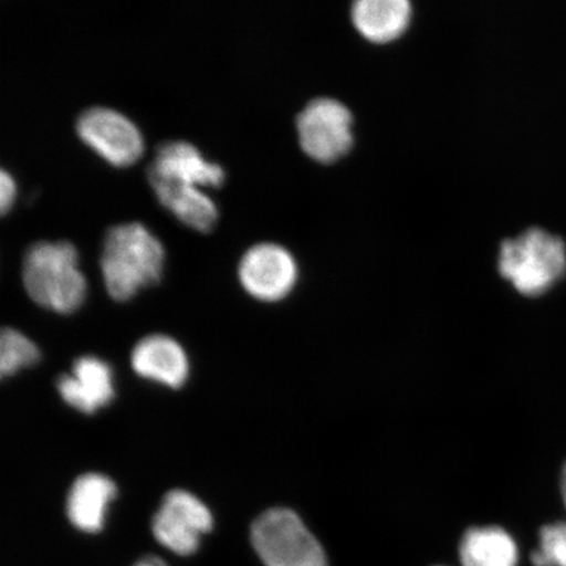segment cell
I'll use <instances>...</instances> for the list:
<instances>
[{
	"label": "cell",
	"instance_id": "cell-1",
	"mask_svg": "<svg viewBox=\"0 0 566 566\" xmlns=\"http://www.w3.org/2000/svg\"><path fill=\"white\" fill-rule=\"evenodd\" d=\"M165 247L140 222L113 224L104 233L101 269L113 300L133 298L142 287L160 280Z\"/></svg>",
	"mask_w": 566,
	"mask_h": 566
},
{
	"label": "cell",
	"instance_id": "cell-2",
	"mask_svg": "<svg viewBox=\"0 0 566 566\" xmlns=\"http://www.w3.org/2000/svg\"><path fill=\"white\" fill-rule=\"evenodd\" d=\"M23 282L32 301L59 314L74 313L86 298L87 282L69 240H39L28 247Z\"/></svg>",
	"mask_w": 566,
	"mask_h": 566
},
{
	"label": "cell",
	"instance_id": "cell-3",
	"mask_svg": "<svg viewBox=\"0 0 566 566\" xmlns=\"http://www.w3.org/2000/svg\"><path fill=\"white\" fill-rule=\"evenodd\" d=\"M499 273L516 292L542 295L560 280L566 271V247L554 233L531 228L500 244Z\"/></svg>",
	"mask_w": 566,
	"mask_h": 566
},
{
	"label": "cell",
	"instance_id": "cell-4",
	"mask_svg": "<svg viewBox=\"0 0 566 566\" xmlns=\"http://www.w3.org/2000/svg\"><path fill=\"white\" fill-rule=\"evenodd\" d=\"M251 541L265 566H328L327 556L300 515L273 507L252 523Z\"/></svg>",
	"mask_w": 566,
	"mask_h": 566
},
{
	"label": "cell",
	"instance_id": "cell-5",
	"mask_svg": "<svg viewBox=\"0 0 566 566\" xmlns=\"http://www.w3.org/2000/svg\"><path fill=\"white\" fill-rule=\"evenodd\" d=\"M295 125L303 153L322 165H332L352 150L353 113L336 98H313L298 113Z\"/></svg>",
	"mask_w": 566,
	"mask_h": 566
},
{
	"label": "cell",
	"instance_id": "cell-6",
	"mask_svg": "<svg viewBox=\"0 0 566 566\" xmlns=\"http://www.w3.org/2000/svg\"><path fill=\"white\" fill-rule=\"evenodd\" d=\"M77 136L113 166H129L140 158L145 142L138 126L109 106H91L76 119Z\"/></svg>",
	"mask_w": 566,
	"mask_h": 566
},
{
	"label": "cell",
	"instance_id": "cell-7",
	"mask_svg": "<svg viewBox=\"0 0 566 566\" xmlns=\"http://www.w3.org/2000/svg\"><path fill=\"white\" fill-rule=\"evenodd\" d=\"M212 527V515L195 494L168 492L153 520V533L163 547L180 556H189L200 547L201 536Z\"/></svg>",
	"mask_w": 566,
	"mask_h": 566
},
{
	"label": "cell",
	"instance_id": "cell-8",
	"mask_svg": "<svg viewBox=\"0 0 566 566\" xmlns=\"http://www.w3.org/2000/svg\"><path fill=\"white\" fill-rule=\"evenodd\" d=\"M238 274L245 292L253 298L277 302L292 293L298 279V265L285 247L261 242L244 252Z\"/></svg>",
	"mask_w": 566,
	"mask_h": 566
},
{
	"label": "cell",
	"instance_id": "cell-9",
	"mask_svg": "<svg viewBox=\"0 0 566 566\" xmlns=\"http://www.w3.org/2000/svg\"><path fill=\"white\" fill-rule=\"evenodd\" d=\"M148 180H167L196 187H221L226 174L221 165L203 158L187 140H166L155 150L147 168Z\"/></svg>",
	"mask_w": 566,
	"mask_h": 566
},
{
	"label": "cell",
	"instance_id": "cell-10",
	"mask_svg": "<svg viewBox=\"0 0 566 566\" xmlns=\"http://www.w3.org/2000/svg\"><path fill=\"white\" fill-rule=\"evenodd\" d=\"M56 389L63 401L86 415L95 413L115 398L111 366L94 356L77 358L73 371L56 379Z\"/></svg>",
	"mask_w": 566,
	"mask_h": 566
},
{
	"label": "cell",
	"instance_id": "cell-11",
	"mask_svg": "<svg viewBox=\"0 0 566 566\" xmlns=\"http://www.w3.org/2000/svg\"><path fill=\"white\" fill-rule=\"evenodd\" d=\"M132 367L139 377L172 388L186 384L189 374L186 352L176 339L165 335L142 338L132 352Z\"/></svg>",
	"mask_w": 566,
	"mask_h": 566
},
{
	"label": "cell",
	"instance_id": "cell-12",
	"mask_svg": "<svg viewBox=\"0 0 566 566\" xmlns=\"http://www.w3.org/2000/svg\"><path fill=\"white\" fill-rule=\"evenodd\" d=\"M412 15V3L408 0H358L350 9L354 28L374 44H388L401 38Z\"/></svg>",
	"mask_w": 566,
	"mask_h": 566
},
{
	"label": "cell",
	"instance_id": "cell-13",
	"mask_svg": "<svg viewBox=\"0 0 566 566\" xmlns=\"http://www.w3.org/2000/svg\"><path fill=\"white\" fill-rule=\"evenodd\" d=\"M116 495L115 481L102 473H84L74 481L67 495L70 522L83 533H98L104 526L106 509Z\"/></svg>",
	"mask_w": 566,
	"mask_h": 566
},
{
	"label": "cell",
	"instance_id": "cell-14",
	"mask_svg": "<svg viewBox=\"0 0 566 566\" xmlns=\"http://www.w3.org/2000/svg\"><path fill=\"white\" fill-rule=\"evenodd\" d=\"M159 202L182 223L197 231H210L218 221V208L202 189L189 184L148 180Z\"/></svg>",
	"mask_w": 566,
	"mask_h": 566
},
{
	"label": "cell",
	"instance_id": "cell-15",
	"mask_svg": "<svg viewBox=\"0 0 566 566\" xmlns=\"http://www.w3.org/2000/svg\"><path fill=\"white\" fill-rule=\"evenodd\" d=\"M459 556L463 566H516L518 548L504 528L473 527L465 531Z\"/></svg>",
	"mask_w": 566,
	"mask_h": 566
},
{
	"label": "cell",
	"instance_id": "cell-16",
	"mask_svg": "<svg viewBox=\"0 0 566 566\" xmlns=\"http://www.w3.org/2000/svg\"><path fill=\"white\" fill-rule=\"evenodd\" d=\"M40 360V352L30 338L17 329L3 328L0 335V375L10 377L24 367H31Z\"/></svg>",
	"mask_w": 566,
	"mask_h": 566
},
{
	"label": "cell",
	"instance_id": "cell-17",
	"mask_svg": "<svg viewBox=\"0 0 566 566\" xmlns=\"http://www.w3.org/2000/svg\"><path fill=\"white\" fill-rule=\"evenodd\" d=\"M539 539V548L531 556L534 565L566 566V522L544 526Z\"/></svg>",
	"mask_w": 566,
	"mask_h": 566
},
{
	"label": "cell",
	"instance_id": "cell-18",
	"mask_svg": "<svg viewBox=\"0 0 566 566\" xmlns=\"http://www.w3.org/2000/svg\"><path fill=\"white\" fill-rule=\"evenodd\" d=\"M15 196L17 182L13 180L12 175L2 168V171H0V210H2L3 214L12 207Z\"/></svg>",
	"mask_w": 566,
	"mask_h": 566
},
{
	"label": "cell",
	"instance_id": "cell-19",
	"mask_svg": "<svg viewBox=\"0 0 566 566\" xmlns=\"http://www.w3.org/2000/svg\"><path fill=\"white\" fill-rule=\"evenodd\" d=\"M134 566H167L159 557L146 556Z\"/></svg>",
	"mask_w": 566,
	"mask_h": 566
},
{
	"label": "cell",
	"instance_id": "cell-20",
	"mask_svg": "<svg viewBox=\"0 0 566 566\" xmlns=\"http://www.w3.org/2000/svg\"><path fill=\"white\" fill-rule=\"evenodd\" d=\"M560 491L564 500V505L566 507V462L562 470V476H560Z\"/></svg>",
	"mask_w": 566,
	"mask_h": 566
}]
</instances>
